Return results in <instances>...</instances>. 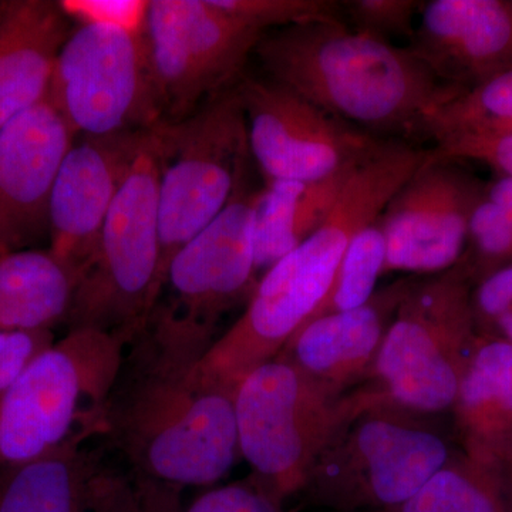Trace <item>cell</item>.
<instances>
[{
	"label": "cell",
	"mask_w": 512,
	"mask_h": 512,
	"mask_svg": "<svg viewBox=\"0 0 512 512\" xmlns=\"http://www.w3.org/2000/svg\"><path fill=\"white\" fill-rule=\"evenodd\" d=\"M160 157L151 128L77 286L67 329L92 328L130 345L156 311L161 278Z\"/></svg>",
	"instance_id": "obj_6"
},
{
	"label": "cell",
	"mask_w": 512,
	"mask_h": 512,
	"mask_svg": "<svg viewBox=\"0 0 512 512\" xmlns=\"http://www.w3.org/2000/svg\"><path fill=\"white\" fill-rule=\"evenodd\" d=\"M467 457L504 471L512 464V345L480 336L454 402Z\"/></svg>",
	"instance_id": "obj_20"
},
{
	"label": "cell",
	"mask_w": 512,
	"mask_h": 512,
	"mask_svg": "<svg viewBox=\"0 0 512 512\" xmlns=\"http://www.w3.org/2000/svg\"><path fill=\"white\" fill-rule=\"evenodd\" d=\"M74 140L49 97L0 128V255L49 235L50 192Z\"/></svg>",
	"instance_id": "obj_16"
},
{
	"label": "cell",
	"mask_w": 512,
	"mask_h": 512,
	"mask_svg": "<svg viewBox=\"0 0 512 512\" xmlns=\"http://www.w3.org/2000/svg\"><path fill=\"white\" fill-rule=\"evenodd\" d=\"M355 170L315 183L274 181L261 188L255 218L258 275L291 254L325 224Z\"/></svg>",
	"instance_id": "obj_23"
},
{
	"label": "cell",
	"mask_w": 512,
	"mask_h": 512,
	"mask_svg": "<svg viewBox=\"0 0 512 512\" xmlns=\"http://www.w3.org/2000/svg\"><path fill=\"white\" fill-rule=\"evenodd\" d=\"M414 281L403 276L377 289L359 308L309 320L278 356L336 392H353L369 379L387 329Z\"/></svg>",
	"instance_id": "obj_18"
},
{
	"label": "cell",
	"mask_w": 512,
	"mask_h": 512,
	"mask_svg": "<svg viewBox=\"0 0 512 512\" xmlns=\"http://www.w3.org/2000/svg\"><path fill=\"white\" fill-rule=\"evenodd\" d=\"M70 19L80 18L82 22H104L141 32L146 18L148 2H104V0H80L60 2Z\"/></svg>",
	"instance_id": "obj_35"
},
{
	"label": "cell",
	"mask_w": 512,
	"mask_h": 512,
	"mask_svg": "<svg viewBox=\"0 0 512 512\" xmlns=\"http://www.w3.org/2000/svg\"><path fill=\"white\" fill-rule=\"evenodd\" d=\"M485 184L431 150L379 217L387 272L433 276L466 254L468 225Z\"/></svg>",
	"instance_id": "obj_14"
},
{
	"label": "cell",
	"mask_w": 512,
	"mask_h": 512,
	"mask_svg": "<svg viewBox=\"0 0 512 512\" xmlns=\"http://www.w3.org/2000/svg\"><path fill=\"white\" fill-rule=\"evenodd\" d=\"M47 97L76 138L163 123L141 32L113 23L82 22L70 30Z\"/></svg>",
	"instance_id": "obj_11"
},
{
	"label": "cell",
	"mask_w": 512,
	"mask_h": 512,
	"mask_svg": "<svg viewBox=\"0 0 512 512\" xmlns=\"http://www.w3.org/2000/svg\"><path fill=\"white\" fill-rule=\"evenodd\" d=\"M511 5H512V0H511Z\"/></svg>",
	"instance_id": "obj_39"
},
{
	"label": "cell",
	"mask_w": 512,
	"mask_h": 512,
	"mask_svg": "<svg viewBox=\"0 0 512 512\" xmlns=\"http://www.w3.org/2000/svg\"><path fill=\"white\" fill-rule=\"evenodd\" d=\"M471 306L480 336L495 320L512 311V264L495 269L477 282L471 291Z\"/></svg>",
	"instance_id": "obj_33"
},
{
	"label": "cell",
	"mask_w": 512,
	"mask_h": 512,
	"mask_svg": "<svg viewBox=\"0 0 512 512\" xmlns=\"http://www.w3.org/2000/svg\"><path fill=\"white\" fill-rule=\"evenodd\" d=\"M55 333L0 332V393L18 379L37 355L55 343Z\"/></svg>",
	"instance_id": "obj_34"
},
{
	"label": "cell",
	"mask_w": 512,
	"mask_h": 512,
	"mask_svg": "<svg viewBox=\"0 0 512 512\" xmlns=\"http://www.w3.org/2000/svg\"><path fill=\"white\" fill-rule=\"evenodd\" d=\"M433 151L448 160L477 161L488 165L498 177L512 178V134L453 138L437 143Z\"/></svg>",
	"instance_id": "obj_32"
},
{
	"label": "cell",
	"mask_w": 512,
	"mask_h": 512,
	"mask_svg": "<svg viewBox=\"0 0 512 512\" xmlns=\"http://www.w3.org/2000/svg\"><path fill=\"white\" fill-rule=\"evenodd\" d=\"M127 342L92 328L67 329L0 393V466L25 463L79 431L101 437V412Z\"/></svg>",
	"instance_id": "obj_7"
},
{
	"label": "cell",
	"mask_w": 512,
	"mask_h": 512,
	"mask_svg": "<svg viewBox=\"0 0 512 512\" xmlns=\"http://www.w3.org/2000/svg\"><path fill=\"white\" fill-rule=\"evenodd\" d=\"M161 278L175 254L208 227L248 173L247 119L238 84L174 123L158 124Z\"/></svg>",
	"instance_id": "obj_8"
},
{
	"label": "cell",
	"mask_w": 512,
	"mask_h": 512,
	"mask_svg": "<svg viewBox=\"0 0 512 512\" xmlns=\"http://www.w3.org/2000/svg\"><path fill=\"white\" fill-rule=\"evenodd\" d=\"M410 52L443 86L468 90L512 67L511 0H430Z\"/></svg>",
	"instance_id": "obj_17"
},
{
	"label": "cell",
	"mask_w": 512,
	"mask_h": 512,
	"mask_svg": "<svg viewBox=\"0 0 512 512\" xmlns=\"http://www.w3.org/2000/svg\"><path fill=\"white\" fill-rule=\"evenodd\" d=\"M485 197L500 205L512 215V178L497 177L491 183L485 184Z\"/></svg>",
	"instance_id": "obj_36"
},
{
	"label": "cell",
	"mask_w": 512,
	"mask_h": 512,
	"mask_svg": "<svg viewBox=\"0 0 512 512\" xmlns=\"http://www.w3.org/2000/svg\"><path fill=\"white\" fill-rule=\"evenodd\" d=\"M471 282L463 259L443 274L416 279L363 386L409 412L431 417L450 412L480 339Z\"/></svg>",
	"instance_id": "obj_5"
},
{
	"label": "cell",
	"mask_w": 512,
	"mask_h": 512,
	"mask_svg": "<svg viewBox=\"0 0 512 512\" xmlns=\"http://www.w3.org/2000/svg\"><path fill=\"white\" fill-rule=\"evenodd\" d=\"M2 10H3V2H0V15H2Z\"/></svg>",
	"instance_id": "obj_38"
},
{
	"label": "cell",
	"mask_w": 512,
	"mask_h": 512,
	"mask_svg": "<svg viewBox=\"0 0 512 512\" xmlns=\"http://www.w3.org/2000/svg\"><path fill=\"white\" fill-rule=\"evenodd\" d=\"M218 8L262 32L309 20L339 18L342 2L333 0H212Z\"/></svg>",
	"instance_id": "obj_29"
},
{
	"label": "cell",
	"mask_w": 512,
	"mask_h": 512,
	"mask_svg": "<svg viewBox=\"0 0 512 512\" xmlns=\"http://www.w3.org/2000/svg\"><path fill=\"white\" fill-rule=\"evenodd\" d=\"M419 0H348L342 10L350 28L390 42L392 37H412L414 19L423 9Z\"/></svg>",
	"instance_id": "obj_30"
},
{
	"label": "cell",
	"mask_w": 512,
	"mask_h": 512,
	"mask_svg": "<svg viewBox=\"0 0 512 512\" xmlns=\"http://www.w3.org/2000/svg\"><path fill=\"white\" fill-rule=\"evenodd\" d=\"M348 396L279 356L245 376L235 389V417L239 453L256 483L282 503L301 494Z\"/></svg>",
	"instance_id": "obj_9"
},
{
	"label": "cell",
	"mask_w": 512,
	"mask_h": 512,
	"mask_svg": "<svg viewBox=\"0 0 512 512\" xmlns=\"http://www.w3.org/2000/svg\"><path fill=\"white\" fill-rule=\"evenodd\" d=\"M207 352L153 320L127 346L101 412V439L138 476L202 487L221 481L241 456L235 392L198 375Z\"/></svg>",
	"instance_id": "obj_1"
},
{
	"label": "cell",
	"mask_w": 512,
	"mask_h": 512,
	"mask_svg": "<svg viewBox=\"0 0 512 512\" xmlns=\"http://www.w3.org/2000/svg\"><path fill=\"white\" fill-rule=\"evenodd\" d=\"M255 55L268 79L330 116L384 140L424 136V120L458 89L443 86L410 52L340 18L266 32Z\"/></svg>",
	"instance_id": "obj_3"
},
{
	"label": "cell",
	"mask_w": 512,
	"mask_h": 512,
	"mask_svg": "<svg viewBox=\"0 0 512 512\" xmlns=\"http://www.w3.org/2000/svg\"><path fill=\"white\" fill-rule=\"evenodd\" d=\"M259 192L261 188L254 190L245 174L221 214L175 254L164 286L170 289V301L158 303L150 319L211 348L218 320L239 302L248 301L258 284Z\"/></svg>",
	"instance_id": "obj_12"
},
{
	"label": "cell",
	"mask_w": 512,
	"mask_h": 512,
	"mask_svg": "<svg viewBox=\"0 0 512 512\" xmlns=\"http://www.w3.org/2000/svg\"><path fill=\"white\" fill-rule=\"evenodd\" d=\"M86 429L25 463L0 466V512H90L94 484L104 467L87 443Z\"/></svg>",
	"instance_id": "obj_21"
},
{
	"label": "cell",
	"mask_w": 512,
	"mask_h": 512,
	"mask_svg": "<svg viewBox=\"0 0 512 512\" xmlns=\"http://www.w3.org/2000/svg\"><path fill=\"white\" fill-rule=\"evenodd\" d=\"M454 454L439 417L409 412L360 386L349 393L301 494L333 512L387 511L409 500Z\"/></svg>",
	"instance_id": "obj_4"
},
{
	"label": "cell",
	"mask_w": 512,
	"mask_h": 512,
	"mask_svg": "<svg viewBox=\"0 0 512 512\" xmlns=\"http://www.w3.org/2000/svg\"><path fill=\"white\" fill-rule=\"evenodd\" d=\"M427 156L392 141L353 171L325 224L262 274L241 318L212 343L198 365L202 382L235 392L245 376L284 350L329 292L357 232L382 215Z\"/></svg>",
	"instance_id": "obj_2"
},
{
	"label": "cell",
	"mask_w": 512,
	"mask_h": 512,
	"mask_svg": "<svg viewBox=\"0 0 512 512\" xmlns=\"http://www.w3.org/2000/svg\"><path fill=\"white\" fill-rule=\"evenodd\" d=\"M150 130L77 137L60 163L50 192L49 249L80 275Z\"/></svg>",
	"instance_id": "obj_15"
},
{
	"label": "cell",
	"mask_w": 512,
	"mask_h": 512,
	"mask_svg": "<svg viewBox=\"0 0 512 512\" xmlns=\"http://www.w3.org/2000/svg\"><path fill=\"white\" fill-rule=\"evenodd\" d=\"M60 2L8 0L0 15V128L46 99L72 23Z\"/></svg>",
	"instance_id": "obj_19"
},
{
	"label": "cell",
	"mask_w": 512,
	"mask_h": 512,
	"mask_svg": "<svg viewBox=\"0 0 512 512\" xmlns=\"http://www.w3.org/2000/svg\"><path fill=\"white\" fill-rule=\"evenodd\" d=\"M80 278L49 248L0 255V332H53L69 318Z\"/></svg>",
	"instance_id": "obj_22"
},
{
	"label": "cell",
	"mask_w": 512,
	"mask_h": 512,
	"mask_svg": "<svg viewBox=\"0 0 512 512\" xmlns=\"http://www.w3.org/2000/svg\"><path fill=\"white\" fill-rule=\"evenodd\" d=\"M238 92L247 119L249 153L265 184L328 180L355 170L393 141L330 116L268 77L245 74Z\"/></svg>",
	"instance_id": "obj_13"
},
{
	"label": "cell",
	"mask_w": 512,
	"mask_h": 512,
	"mask_svg": "<svg viewBox=\"0 0 512 512\" xmlns=\"http://www.w3.org/2000/svg\"><path fill=\"white\" fill-rule=\"evenodd\" d=\"M384 268L386 239L377 218L352 239L342 256L329 292L309 320L330 313L352 311L365 305L375 295Z\"/></svg>",
	"instance_id": "obj_26"
},
{
	"label": "cell",
	"mask_w": 512,
	"mask_h": 512,
	"mask_svg": "<svg viewBox=\"0 0 512 512\" xmlns=\"http://www.w3.org/2000/svg\"><path fill=\"white\" fill-rule=\"evenodd\" d=\"M383 512H510L504 473L456 453L409 500Z\"/></svg>",
	"instance_id": "obj_24"
},
{
	"label": "cell",
	"mask_w": 512,
	"mask_h": 512,
	"mask_svg": "<svg viewBox=\"0 0 512 512\" xmlns=\"http://www.w3.org/2000/svg\"><path fill=\"white\" fill-rule=\"evenodd\" d=\"M507 134H512V67L471 89L451 93L424 120V136L436 144Z\"/></svg>",
	"instance_id": "obj_25"
},
{
	"label": "cell",
	"mask_w": 512,
	"mask_h": 512,
	"mask_svg": "<svg viewBox=\"0 0 512 512\" xmlns=\"http://www.w3.org/2000/svg\"><path fill=\"white\" fill-rule=\"evenodd\" d=\"M90 512H185V507L181 488L104 466L94 484Z\"/></svg>",
	"instance_id": "obj_27"
},
{
	"label": "cell",
	"mask_w": 512,
	"mask_h": 512,
	"mask_svg": "<svg viewBox=\"0 0 512 512\" xmlns=\"http://www.w3.org/2000/svg\"><path fill=\"white\" fill-rule=\"evenodd\" d=\"M185 512H286L285 503L249 476L221 485L195 498Z\"/></svg>",
	"instance_id": "obj_31"
},
{
	"label": "cell",
	"mask_w": 512,
	"mask_h": 512,
	"mask_svg": "<svg viewBox=\"0 0 512 512\" xmlns=\"http://www.w3.org/2000/svg\"><path fill=\"white\" fill-rule=\"evenodd\" d=\"M483 338L501 339L512 345V311L495 320L491 328L484 333Z\"/></svg>",
	"instance_id": "obj_37"
},
{
	"label": "cell",
	"mask_w": 512,
	"mask_h": 512,
	"mask_svg": "<svg viewBox=\"0 0 512 512\" xmlns=\"http://www.w3.org/2000/svg\"><path fill=\"white\" fill-rule=\"evenodd\" d=\"M463 261L476 282L512 264V215L485 194L471 214Z\"/></svg>",
	"instance_id": "obj_28"
},
{
	"label": "cell",
	"mask_w": 512,
	"mask_h": 512,
	"mask_svg": "<svg viewBox=\"0 0 512 512\" xmlns=\"http://www.w3.org/2000/svg\"><path fill=\"white\" fill-rule=\"evenodd\" d=\"M264 35L212 0H150L141 39L161 119H187L238 84Z\"/></svg>",
	"instance_id": "obj_10"
}]
</instances>
